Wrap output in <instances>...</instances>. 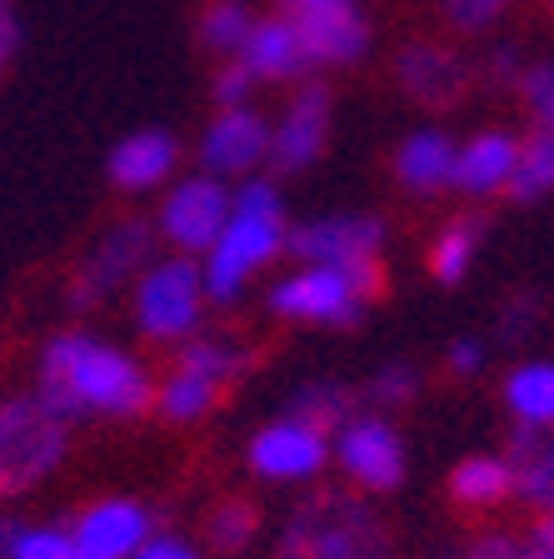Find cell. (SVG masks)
Wrapping results in <instances>:
<instances>
[{"mask_svg": "<svg viewBox=\"0 0 554 559\" xmlns=\"http://www.w3.org/2000/svg\"><path fill=\"white\" fill-rule=\"evenodd\" d=\"M35 395L70 425H81V419H130L155 409V380L116 340H101L91 330H60L40 345Z\"/></svg>", "mask_w": 554, "mask_h": 559, "instance_id": "6da1fadb", "label": "cell"}, {"mask_svg": "<svg viewBox=\"0 0 554 559\" xmlns=\"http://www.w3.org/2000/svg\"><path fill=\"white\" fill-rule=\"evenodd\" d=\"M290 245V221H285V200L270 175H250L235 186L231 200V221L220 230V240L205 250L200 270H205V295L210 305H235L250 280L266 265H275Z\"/></svg>", "mask_w": 554, "mask_h": 559, "instance_id": "7a4b0ae2", "label": "cell"}, {"mask_svg": "<svg viewBox=\"0 0 554 559\" xmlns=\"http://www.w3.org/2000/svg\"><path fill=\"white\" fill-rule=\"evenodd\" d=\"M275 559H394V539L369 495L350 485H320L285 514Z\"/></svg>", "mask_w": 554, "mask_h": 559, "instance_id": "3957f363", "label": "cell"}, {"mask_svg": "<svg viewBox=\"0 0 554 559\" xmlns=\"http://www.w3.org/2000/svg\"><path fill=\"white\" fill-rule=\"evenodd\" d=\"M70 430L75 425L60 419L35 390L0 400V500H15V495L46 485L66 465Z\"/></svg>", "mask_w": 554, "mask_h": 559, "instance_id": "277c9868", "label": "cell"}, {"mask_svg": "<svg viewBox=\"0 0 554 559\" xmlns=\"http://www.w3.org/2000/svg\"><path fill=\"white\" fill-rule=\"evenodd\" d=\"M205 270L190 255H155L140 270V280L130 285V314L135 330L155 345H185L190 335H200L205 320Z\"/></svg>", "mask_w": 554, "mask_h": 559, "instance_id": "5b68a950", "label": "cell"}, {"mask_svg": "<svg viewBox=\"0 0 554 559\" xmlns=\"http://www.w3.org/2000/svg\"><path fill=\"white\" fill-rule=\"evenodd\" d=\"M385 290V280L345 275V270L325 265H295L270 285L266 305L290 320V325H325V330H350L365 320L369 300Z\"/></svg>", "mask_w": 554, "mask_h": 559, "instance_id": "8992f818", "label": "cell"}, {"mask_svg": "<svg viewBox=\"0 0 554 559\" xmlns=\"http://www.w3.org/2000/svg\"><path fill=\"white\" fill-rule=\"evenodd\" d=\"M155 260V221H140V215H126V221H116L110 230L101 235V240L85 250L81 270H75V280H70V295L66 305L75 314H91L101 310L105 300L116 290H126V285H135L140 270Z\"/></svg>", "mask_w": 554, "mask_h": 559, "instance_id": "52a82bcc", "label": "cell"}, {"mask_svg": "<svg viewBox=\"0 0 554 559\" xmlns=\"http://www.w3.org/2000/svg\"><path fill=\"white\" fill-rule=\"evenodd\" d=\"M285 255H295V265H325L345 270V275L385 280V221L380 215H355V210H335L320 221H305L290 230Z\"/></svg>", "mask_w": 554, "mask_h": 559, "instance_id": "ba28073f", "label": "cell"}, {"mask_svg": "<svg viewBox=\"0 0 554 559\" xmlns=\"http://www.w3.org/2000/svg\"><path fill=\"white\" fill-rule=\"evenodd\" d=\"M231 200H235L231 180H215L205 170L175 175L161 195V210H155V235L170 245L175 255L205 260V250L220 240L225 221H231Z\"/></svg>", "mask_w": 554, "mask_h": 559, "instance_id": "9c48e42d", "label": "cell"}, {"mask_svg": "<svg viewBox=\"0 0 554 559\" xmlns=\"http://www.w3.org/2000/svg\"><path fill=\"white\" fill-rule=\"evenodd\" d=\"M330 450H335V465L345 469L350 489L359 495H394L410 475V450H404V435L394 419H385L380 409H359L330 435Z\"/></svg>", "mask_w": 554, "mask_h": 559, "instance_id": "30bf717a", "label": "cell"}, {"mask_svg": "<svg viewBox=\"0 0 554 559\" xmlns=\"http://www.w3.org/2000/svg\"><path fill=\"white\" fill-rule=\"evenodd\" d=\"M330 460H335L330 435L295 415H280L270 425H260L250 435V444H245V465L266 485H310V479L325 475Z\"/></svg>", "mask_w": 554, "mask_h": 559, "instance_id": "8fae6325", "label": "cell"}, {"mask_svg": "<svg viewBox=\"0 0 554 559\" xmlns=\"http://www.w3.org/2000/svg\"><path fill=\"white\" fill-rule=\"evenodd\" d=\"M330 116H335V100H330V85L325 81H300L290 91L280 120H270V170L280 175H300L330 145Z\"/></svg>", "mask_w": 554, "mask_h": 559, "instance_id": "7c38bea8", "label": "cell"}, {"mask_svg": "<svg viewBox=\"0 0 554 559\" xmlns=\"http://www.w3.org/2000/svg\"><path fill=\"white\" fill-rule=\"evenodd\" d=\"M270 165V116L255 105H235V110H215L205 130H200V170L215 180H250Z\"/></svg>", "mask_w": 554, "mask_h": 559, "instance_id": "4fadbf2b", "label": "cell"}, {"mask_svg": "<svg viewBox=\"0 0 554 559\" xmlns=\"http://www.w3.org/2000/svg\"><path fill=\"white\" fill-rule=\"evenodd\" d=\"M295 31H300V46L305 60H310V75L315 70H345L355 60L369 56V15L359 0H320L310 11H295L290 15Z\"/></svg>", "mask_w": 554, "mask_h": 559, "instance_id": "5bb4252c", "label": "cell"}, {"mask_svg": "<svg viewBox=\"0 0 554 559\" xmlns=\"http://www.w3.org/2000/svg\"><path fill=\"white\" fill-rule=\"evenodd\" d=\"M155 535V514L130 495H105L85 504L81 520L70 524L75 559H135L140 545Z\"/></svg>", "mask_w": 554, "mask_h": 559, "instance_id": "9a60e30c", "label": "cell"}, {"mask_svg": "<svg viewBox=\"0 0 554 559\" xmlns=\"http://www.w3.org/2000/svg\"><path fill=\"white\" fill-rule=\"evenodd\" d=\"M394 75H400V91L425 110H450L474 85L470 60L455 46H435V40H410L394 56Z\"/></svg>", "mask_w": 554, "mask_h": 559, "instance_id": "2e32d148", "label": "cell"}, {"mask_svg": "<svg viewBox=\"0 0 554 559\" xmlns=\"http://www.w3.org/2000/svg\"><path fill=\"white\" fill-rule=\"evenodd\" d=\"M180 170V140L170 130H130L126 140L110 145V160H105V175L120 195H151V190H165Z\"/></svg>", "mask_w": 554, "mask_h": 559, "instance_id": "e0dca14e", "label": "cell"}, {"mask_svg": "<svg viewBox=\"0 0 554 559\" xmlns=\"http://www.w3.org/2000/svg\"><path fill=\"white\" fill-rule=\"evenodd\" d=\"M520 151L524 140L515 130H480V135L460 140L455 151V186L470 200H490V195H509V180L520 170Z\"/></svg>", "mask_w": 554, "mask_h": 559, "instance_id": "ac0fdd59", "label": "cell"}, {"mask_svg": "<svg viewBox=\"0 0 554 559\" xmlns=\"http://www.w3.org/2000/svg\"><path fill=\"white\" fill-rule=\"evenodd\" d=\"M235 60L255 75V85H266V81H295L300 85L305 75H310L300 31H295V21H290L285 11L255 15V25H250V35H245V46H240Z\"/></svg>", "mask_w": 554, "mask_h": 559, "instance_id": "d6986e66", "label": "cell"}, {"mask_svg": "<svg viewBox=\"0 0 554 559\" xmlns=\"http://www.w3.org/2000/svg\"><path fill=\"white\" fill-rule=\"evenodd\" d=\"M455 151L460 140H450L445 130H410L394 145V180L410 195H439L455 186Z\"/></svg>", "mask_w": 554, "mask_h": 559, "instance_id": "ffe728a7", "label": "cell"}, {"mask_svg": "<svg viewBox=\"0 0 554 559\" xmlns=\"http://www.w3.org/2000/svg\"><path fill=\"white\" fill-rule=\"evenodd\" d=\"M505 460L515 469V500L530 514H554V430L515 425Z\"/></svg>", "mask_w": 554, "mask_h": 559, "instance_id": "44dd1931", "label": "cell"}, {"mask_svg": "<svg viewBox=\"0 0 554 559\" xmlns=\"http://www.w3.org/2000/svg\"><path fill=\"white\" fill-rule=\"evenodd\" d=\"M509 419L524 430H554V360H520L509 365L499 384Z\"/></svg>", "mask_w": 554, "mask_h": 559, "instance_id": "7402d4cb", "label": "cell"}, {"mask_svg": "<svg viewBox=\"0 0 554 559\" xmlns=\"http://www.w3.org/2000/svg\"><path fill=\"white\" fill-rule=\"evenodd\" d=\"M450 500L460 510H499L505 500H515V469L505 454H464L450 469Z\"/></svg>", "mask_w": 554, "mask_h": 559, "instance_id": "603a6c76", "label": "cell"}, {"mask_svg": "<svg viewBox=\"0 0 554 559\" xmlns=\"http://www.w3.org/2000/svg\"><path fill=\"white\" fill-rule=\"evenodd\" d=\"M480 245H485V221H480V215H455V221H445L435 230V240H429V275H435L439 285H460L474 270V260H480Z\"/></svg>", "mask_w": 554, "mask_h": 559, "instance_id": "cb8c5ba5", "label": "cell"}, {"mask_svg": "<svg viewBox=\"0 0 554 559\" xmlns=\"http://www.w3.org/2000/svg\"><path fill=\"white\" fill-rule=\"evenodd\" d=\"M220 400H225V384L185 370V365H170V374L155 384V409H161L170 425H196V419H205Z\"/></svg>", "mask_w": 554, "mask_h": 559, "instance_id": "d4e9b609", "label": "cell"}, {"mask_svg": "<svg viewBox=\"0 0 554 559\" xmlns=\"http://www.w3.org/2000/svg\"><path fill=\"white\" fill-rule=\"evenodd\" d=\"M359 409H365L359 405V390H350V384H340V380H310L290 395L285 415L305 419V425H315V430H325V435H335Z\"/></svg>", "mask_w": 554, "mask_h": 559, "instance_id": "484cf974", "label": "cell"}, {"mask_svg": "<svg viewBox=\"0 0 554 559\" xmlns=\"http://www.w3.org/2000/svg\"><path fill=\"white\" fill-rule=\"evenodd\" d=\"M175 365H185V370H196V374H205V380L231 390V384L250 370V349L231 335H205V330H200V335H190L180 349H175Z\"/></svg>", "mask_w": 554, "mask_h": 559, "instance_id": "4316f807", "label": "cell"}, {"mask_svg": "<svg viewBox=\"0 0 554 559\" xmlns=\"http://www.w3.org/2000/svg\"><path fill=\"white\" fill-rule=\"evenodd\" d=\"M255 25V11L245 5V0H210L205 11H200L196 21V35H200V46L210 50V56L220 60H235L245 46V35H250Z\"/></svg>", "mask_w": 554, "mask_h": 559, "instance_id": "83f0119b", "label": "cell"}, {"mask_svg": "<svg viewBox=\"0 0 554 559\" xmlns=\"http://www.w3.org/2000/svg\"><path fill=\"white\" fill-rule=\"evenodd\" d=\"M255 535H260V510H255L250 500H240V495L220 500L215 510L205 514V545L215 549V555H245V549L255 545Z\"/></svg>", "mask_w": 554, "mask_h": 559, "instance_id": "f1b7e54d", "label": "cell"}, {"mask_svg": "<svg viewBox=\"0 0 554 559\" xmlns=\"http://www.w3.org/2000/svg\"><path fill=\"white\" fill-rule=\"evenodd\" d=\"M554 190V130H530L520 151V170L509 180V200L515 205H534Z\"/></svg>", "mask_w": 554, "mask_h": 559, "instance_id": "f546056e", "label": "cell"}, {"mask_svg": "<svg viewBox=\"0 0 554 559\" xmlns=\"http://www.w3.org/2000/svg\"><path fill=\"white\" fill-rule=\"evenodd\" d=\"M420 384H425V374H420L415 365H410V360H390V365H380V370L359 384V405H365V409L410 405V400L420 395Z\"/></svg>", "mask_w": 554, "mask_h": 559, "instance_id": "4dcf8cb0", "label": "cell"}, {"mask_svg": "<svg viewBox=\"0 0 554 559\" xmlns=\"http://www.w3.org/2000/svg\"><path fill=\"white\" fill-rule=\"evenodd\" d=\"M520 100L530 110L534 130H554V60H540V66H524L520 75Z\"/></svg>", "mask_w": 554, "mask_h": 559, "instance_id": "1f68e13d", "label": "cell"}, {"mask_svg": "<svg viewBox=\"0 0 554 559\" xmlns=\"http://www.w3.org/2000/svg\"><path fill=\"white\" fill-rule=\"evenodd\" d=\"M11 559H75V545L66 524H25Z\"/></svg>", "mask_w": 554, "mask_h": 559, "instance_id": "d6a6232c", "label": "cell"}, {"mask_svg": "<svg viewBox=\"0 0 554 559\" xmlns=\"http://www.w3.org/2000/svg\"><path fill=\"white\" fill-rule=\"evenodd\" d=\"M439 11H445V21H450L455 31L480 35L509 11V0H439Z\"/></svg>", "mask_w": 554, "mask_h": 559, "instance_id": "836d02e7", "label": "cell"}, {"mask_svg": "<svg viewBox=\"0 0 554 559\" xmlns=\"http://www.w3.org/2000/svg\"><path fill=\"white\" fill-rule=\"evenodd\" d=\"M534 320H540V295H534V290H520V295H509V300L499 305L495 335L505 340V345H520V340L534 330Z\"/></svg>", "mask_w": 554, "mask_h": 559, "instance_id": "e575fe53", "label": "cell"}, {"mask_svg": "<svg viewBox=\"0 0 554 559\" xmlns=\"http://www.w3.org/2000/svg\"><path fill=\"white\" fill-rule=\"evenodd\" d=\"M215 110H235V105H255V75L240 60H220L215 70Z\"/></svg>", "mask_w": 554, "mask_h": 559, "instance_id": "d590c367", "label": "cell"}, {"mask_svg": "<svg viewBox=\"0 0 554 559\" xmlns=\"http://www.w3.org/2000/svg\"><path fill=\"white\" fill-rule=\"evenodd\" d=\"M460 559H534V555H530V545H524V535L490 530V535L470 539V545L460 549Z\"/></svg>", "mask_w": 554, "mask_h": 559, "instance_id": "8d00e7d4", "label": "cell"}, {"mask_svg": "<svg viewBox=\"0 0 554 559\" xmlns=\"http://www.w3.org/2000/svg\"><path fill=\"white\" fill-rule=\"evenodd\" d=\"M485 360H490V345L480 335H460L445 349V370H450L455 380H474V374L485 370Z\"/></svg>", "mask_w": 554, "mask_h": 559, "instance_id": "74e56055", "label": "cell"}, {"mask_svg": "<svg viewBox=\"0 0 554 559\" xmlns=\"http://www.w3.org/2000/svg\"><path fill=\"white\" fill-rule=\"evenodd\" d=\"M135 559H205L200 555V545H190L185 535H170V530H155L145 545H140Z\"/></svg>", "mask_w": 554, "mask_h": 559, "instance_id": "f35d334b", "label": "cell"}, {"mask_svg": "<svg viewBox=\"0 0 554 559\" xmlns=\"http://www.w3.org/2000/svg\"><path fill=\"white\" fill-rule=\"evenodd\" d=\"M480 75H485L490 85H509V91H515V85H520V75H524V60L515 56L509 46H495L485 56V70H480Z\"/></svg>", "mask_w": 554, "mask_h": 559, "instance_id": "ab89813d", "label": "cell"}, {"mask_svg": "<svg viewBox=\"0 0 554 559\" xmlns=\"http://www.w3.org/2000/svg\"><path fill=\"white\" fill-rule=\"evenodd\" d=\"M15 46H21V15H15L11 0H0V70L11 66Z\"/></svg>", "mask_w": 554, "mask_h": 559, "instance_id": "60d3db41", "label": "cell"}, {"mask_svg": "<svg viewBox=\"0 0 554 559\" xmlns=\"http://www.w3.org/2000/svg\"><path fill=\"white\" fill-rule=\"evenodd\" d=\"M524 545L534 559H554V514H534L530 530H524Z\"/></svg>", "mask_w": 554, "mask_h": 559, "instance_id": "b9f144b4", "label": "cell"}, {"mask_svg": "<svg viewBox=\"0 0 554 559\" xmlns=\"http://www.w3.org/2000/svg\"><path fill=\"white\" fill-rule=\"evenodd\" d=\"M21 530H25L21 514H0V559H11V549H15V539H21Z\"/></svg>", "mask_w": 554, "mask_h": 559, "instance_id": "7bdbcfd3", "label": "cell"}, {"mask_svg": "<svg viewBox=\"0 0 554 559\" xmlns=\"http://www.w3.org/2000/svg\"><path fill=\"white\" fill-rule=\"evenodd\" d=\"M310 5H320V0H280V11L295 15V11H310Z\"/></svg>", "mask_w": 554, "mask_h": 559, "instance_id": "ee69618b", "label": "cell"}, {"mask_svg": "<svg viewBox=\"0 0 554 559\" xmlns=\"http://www.w3.org/2000/svg\"><path fill=\"white\" fill-rule=\"evenodd\" d=\"M450 559H460V555H450Z\"/></svg>", "mask_w": 554, "mask_h": 559, "instance_id": "f6af8a7d", "label": "cell"}]
</instances>
